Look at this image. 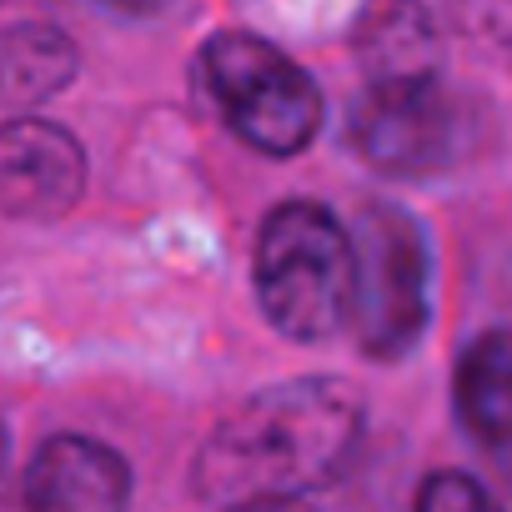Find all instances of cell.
<instances>
[{
	"instance_id": "6da1fadb",
	"label": "cell",
	"mask_w": 512,
	"mask_h": 512,
	"mask_svg": "<svg viewBox=\"0 0 512 512\" xmlns=\"http://www.w3.org/2000/svg\"><path fill=\"white\" fill-rule=\"evenodd\" d=\"M362 437V397L342 377H292L231 407L191 462L216 507L287 502L337 482Z\"/></svg>"
},
{
	"instance_id": "7a4b0ae2",
	"label": "cell",
	"mask_w": 512,
	"mask_h": 512,
	"mask_svg": "<svg viewBox=\"0 0 512 512\" xmlns=\"http://www.w3.org/2000/svg\"><path fill=\"white\" fill-rule=\"evenodd\" d=\"M256 297L267 322L292 342L347 332L352 231L317 201H282L256 236Z\"/></svg>"
},
{
	"instance_id": "3957f363",
	"label": "cell",
	"mask_w": 512,
	"mask_h": 512,
	"mask_svg": "<svg viewBox=\"0 0 512 512\" xmlns=\"http://www.w3.org/2000/svg\"><path fill=\"white\" fill-rule=\"evenodd\" d=\"M432 317V251L402 206H367L352 226V312L347 332L372 362L417 347Z\"/></svg>"
},
{
	"instance_id": "277c9868",
	"label": "cell",
	"mask_w": 512,
	"mask_h": 512,
	"mask_svg": "<svg viewBox=\"0 0 512 512\" xmlns=\"http://www.w3.org/2000/svg\"><path fill=\"white\" fill-rule=\"evenodd\" d=\"M201 71L231 131L246 146L267 151V156H297L317 136L322 91L272 41L251 36V31H221L206 41Z\"/></svg>"
},
{
	"instance_id": "5b68a950",
	"label": "cell",
	"mask_w": 512,
	"mask_h": 512,
	"mask_svg": "<svg viewBox=\"0 0 512 512\" xmlns=\"http://www.w3.org/2000/svg\"><path fill=\"white\" fill-rule=\"evenodd\" d=\"M467 106L447 91V81L412 86H367L352 111V146L392 176H427L452 166L467 151Z\"/></svg>"
},
{
	"instance_id": "8992f818",
	"label": "cell",
	"mask_w": 512,
	"mask_h": 512,
	"mask_svg": "<svg viewBox=\"0 0 512 512\" xmlns=\"http://www.w3.org/2000/svg\"><path fill=\"white\" fill-rule=\"evenodd\" d=\"M86 151L81 141L41 116L0 121V216L51 221L81 201Z\"/></svg>"
},
{
	"instance_id": "52a82bcc",
	"label": "cell",
	"mask_w": 512,
	"mask_h": 512,
	"mask_svg": "<svg viewBox=\"0 0 512 512\" xmlns=\"http://www.w3.org/2000/svg\"><path fill=\"white\" fill-rule=\"evenodd\" d=\"M126 497L131 467L121 452L81 432H56L36 447L16 512H126Z\"/></svg>"
},
{
	"instance_id": "ba28073f",
	"label": "cell",
	"mask_w": 512,
	"mask_h": 512,
	"mask_svg": "<svg viewBox=\"0 0 512 512\" xmlns=\"http://www.w3.org/2000/svg\"><path fill=\"white\" fill-rule=\"evenodd\" d=\"M352 51L367 86H412L442 76V36L422 0H367Z\"/></svg>"
},
{
	"instance_id": "9c48e42d",
	"label": "cell",
	"mask_w": 512,
	"mask_h": 512,
	"mask_svg": "<svg viewBox=\"0 0 512 512\" xmlns=\"http://www.w3.org/2000/svg\"><path fill=\"white\" fill-rule=\"evenodd\" d=\"M76 46L61 26L21 21L0 31V111H31L71 86L76 76Z\"/></svg>"
},
{
	"instance_id": "30bf717a",
	"label": "cell",
	"mask_w": 512,
	"mask_h": 512,
	"mask_svg": "<svg viewBox=\"0 0 512 512\" xmlns=\"http://www.w3.org/2000/svg\"><path fill=\"white\" fill-rule=\"evenodd\" d=\"M457 412L487 447H512V332H482L457 362Z\"/></svg>"
},
{
	"instance_id": "8fae6325",
	"label": "cell",
	"mask_w": 512,
	"mask_h": 512,
	"mask_svg": "<svg viewBox=\"0 0 512 512\" xmlns=\"http://www.w3.org/2000/svg\"><path fill=\"white\" fill-rule=\"evenodd\" d=\"M417 512H507L477 477L467 472H432L422 487H417Z\"/></svg>"
},
{
	"instance_id": "7c38bea8",
	"label": "cell",
	"mask_w": 512,
	"mask_h": 512,
	"mask_svg": "<svg viewBox=\"0 0 512 512\" xmlns=\"http://www.w3.org/2000/svg\"><path fill=\"white\" fill-rule=\"evenodd\" d=\"M447 6L477 46L512 66V0H447Z\"/></svg>"
},
{
	"instance_id": "4fadbf2b",
	"label": "cell",
	"mask_w": 512,
	"mask_h": 512,
	"mask_svg": "<svg viewBox=\"0 0 512 512\" xmlns=\"http://www.w3.org/2000/svg\"><path fill=\"white\" fill-rule=\"evenodd\" d=\"M226 512H312V507H302V497H287V502H246V507H226Z\"/></svg>"
},
{
	"instance_id": "5bb4252c",
	"label": "cell",
	"mask_w": 512,
	"mask_h": 512,
	"mask_svg": "<svg viewBox=\"0 0 512 512\" xmlns=\"http://www.w3.org/2000/svg\"><path fill=\"white\" fill-rule=\"evenodd\" d=\"M111 6H121V11H156V6H166V0H111Z\"/></svg>"
},
{
	"instance_id": "9a60e30c",
	"label": "cell",
	"mask_w": 512,
	"mask_h": 512,
	"mask_svg": "<svg viewBox=\"0 0 512 512\" xmlns=\"http://www.w3.org/2000/svg\"><path fill=\"white\" fill-rule=\"evenodd\" d=\"M6 452H11V437H6V422H0V467H6Z\"/></svg>"
}]
</instances>
